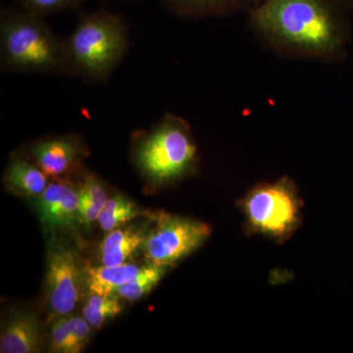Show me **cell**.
Returning a JSON list of instances; mask_svg holds the SVG:
<instances>
[{"instance_id": "ba28073f", "label": "cell", "mask_w": 353, "mask_h": 353, "mask_svg": "<svg viewBox=\"0 0 353 353\" xmlns=\"http://www.w3.org/2000/svg\"><path fill=\"white\" fill-rule=\"evenodd\" d=\"M41 223L50 229H74L79 222L78 190L65 183H51L37 197Z\"/></svg>"}, {"instance_id": "4fadbf2b", "label": "cell", "mask_w": 353, "mask_h": 353, "mask_svg": "<svg viewBox=\"0 0 353 353\" xmlns=\"http://www.w3.org/2000/svg\"><path fill=\"white\" fill-rule=\"evenodd\" d=\"M143 267L136 264L124 263L117 266L90 267L87 273V287L90 294H115L121 285L127 284Z\"/></svg>"}, {"instance_id": "ffe728a7", "label": "cell", "mask_w": 353, "mask_h": 353, "mask_svg": "<svg viewBox=\"0 0 353 353\" xmlns=\"http://www.w3.org/2000/svg\"><path fill=\"white\" fill-rule=\"evenodd\" d=\"M25 11L34 15L43 16L77 8L81 0H17Z\"/></svg>"}, {"instance_id": "9a60e30c", "label": "cell", "mask_w": 353, "mask_h": 353, "mask_svg": "<svg viewBox=\"0 0 353 353\" xmlns=\"http://www.w3.org/2000/svg\"><path fill=\"white\" fill-rule=\"evenodd\" d=\"M174 12L185 17L224 16L250 6V0H164Z\"/></svg>"}, {"instance_id": "277c9868", "label": "cell", "mask_w": 353, "mask_h": 353, "mask_svg": "<svg viewBox=\"0 0 353 353\" xmlns=\"http://www.w3.org/2000/svg\"><path fill=\"white\" fill-rule=\"evenodd\" d=\"M134 159L150 182L161 185L183 178L194 170L197 160L189 124L179 116L167 114L139 139Z\"/></svg>"}, {"instance_id": "6da1fadb", "label": "cell", "mask_w": 353, "mask_h": 353, "mask_svg": "<svg viewBox=\"0 0 353 353\" xmlns=\"http://www.w3.org/2000/svg\"><path fill=\"white\" fill-rule=\"evenodd\" d=\"M336 0H265L252 7L250 24L274 50L333 60L345 48V28Z\"/></svg>"}, {"instance_id": "d6986e66", "label": "cell", "mask_w": 353, "mask_h": 353, "mask_svg": "<svg viewBox=\"0 0 353 353\" xmlns=\"http://www.w3.org/2000/svg\"><path fill=\"white\" fill-rule=\"evenodd\" d=\"M123 310V303L117 294H92L83 307V318L92 328H101L108 320L116 317Z\"/></svg>"}, {"instance_id": "9c48e42d", "label": "cell", "mask_w": 353, "mask_h": 353, "mask_svg": "<svg viewBox=\"0 0 353 353\" xmlns=\"http://www.w3.org/2000/svg\"><path fill=\"white\" fill-rule=\"evenodd\" d=\"M37 165L48 175L58 178L68 173L85 150L72 137H58L39 141L30 150Z\"/></svg>"}, {"instance_id": "8fae6325", "label": "cell", "mask_w": 353, "mask_h": 353, "mask_svg": "<svg viewBox=\"0 0 353 353\" xmlns=\"http://www.w3.org/2000/svg\"><path fill=\"white\" fill-rule=\"evenodd\" d=\"M146 234L134 227L117 228L108 232L99 246L102 265L117 266L127 263L134 253L141 250Z\"/></svg>"}, {"instance_id": "2e32d148", "label": "cell", "mask_w": 353, "mask_h": 353, "mask_svg": "<svg viewBox=\"0 0 353 353\" xmlns=\"http://www.w3.org/2000/svg\"><path fill=\"white\" fill-rule=\"evenodd\" d=\"M79 222L85 227H90L99 220L106 202L108 194L101 181L92 175L85 176L78 190Z\"/></svg>"}, {"instance_id": "e0dca14e", "label": "cell", "mask_w": 353, "mask_h": 353, "mask_svg": "<svg viewBox=\"0 0 353 353\" xmlns=\"http://www.w3.org/2000/svg\"><path fill=\"white\" fill-rule=\"evenodd\" d=\"M148 211L139 208L134 202L121 194L108 199L99 215V222L101 229L110 232L131 222L139 217H152Z\"/></svg>"}, {"instance_id": "3957f363", "label": "cell", "mask_w": 353, "mask_h": 353, "mask_svg": "<svg viewBox=\"0 0 353 353\" xmlns=\"http://www.w3.org/2000/svg\"><path fill=\"white\" fill-rule=\"evenodd\" d=\"M65 48L69 74L90 82H105L126 52V25L115 14H88L65 41Z\"/></svg>"}, {"instance_id": "30bf717a", "label": "cell", "mask_w": 353, "mask_h": 353, "mask_svg": "<svg viewBox=\"0 0 353 353\" xmlns=\"http://www.w3.org/2000/svg\"><path fill=\"white\" fill-rule=\"evenodd\" d=\"M41 350V324L32 313L19 312L6 325L0 336L1 353H34Z\"/></svg>"}, {"instance_id": "5b68a950", "label": "cell", "mask_w": 353, "mask_h": 353, "mask_svg": "<svg viewBox=\"0 0 353 353\" xmlns=\"http://www.w3.org/2000/svg\"><path fill=\"white\" fill-rule=\"evenodd\" d=\"M243 208L254 231L280 240L296 230L301 217V201L288 178L257 185L248 192Z\"/></svg>"}, {"instance_id": "7a4b0ae2", "label": "cell", "mask_w": 353, "mask_h": 353, "mask_svg": "<svg viewBox=\"0 0 353 353\" xmlns=\"http://www.w3.org/2000/svg\"><path fill=\"white\" fill-rule=\"evenodd\" d=\"M0 57L6 71L69 74L65 41L41 17L27 11L2 15Z\"/></svg>"}, {"instance_id": "ac0fdd59", "label": "cell", "mask_w": 353, "mask_h": 353, "mask_svg": "<svg viewBox=\"0 0 353 353\" xmlns=\"http://www.w3.org/2000/svg\"><path fill=\"white\" fill-rule=\"evenodd\" d=\"M168 267L148 264L127 284L121 285L115 294L126 301H137L150 294L163 278Z\"/></svg>"}, {"instance_id": "7402d4cb", "label": "cell", "mask_w": 353, "mask_h": 353, "mask_svg": "<svg viewBox=\"0 0 353 353\" xmlns=\"http://www.w3.org/2000/svg\"><path fill=\"white\" fill-rule=\"evenodd\" d=\"M265 0H250V6H259V4L262 3V2H264Z\"/></svg>"}, {"instance_id": "52a82bcc", "label": "cell", "mask_w": 353, "mask_h": 353, "mask_svg": "<svg viewBox=\"0 0 353 353\" xmlns=\"http://www.w3.org/2000/svg\"><path fill=\"white\" fill-rule=\"evenodd\" d=\"M46 301L57 317L69 315L80 296V268L75 252L62 245L50 248L46 276Z\"/></svg>"}, {"instance_id": "5bb4252c", "label": "cell", "mask_w": 353, "mask_h": 353, "mask_svg": "<svg viewBox=\"0 0 353 353\" xmlns=\"http://www.w3.org/2000/svg\"><path fill=\"white\" fill-rule=\"evenodd\" d=\"M6 182L12 189L26 196L38 197L48 188V175L38 165L22 158H14L6 174Z\"/></svg>"}, {"instance_id": "44dd1931", "label": "cell", "mask_w": 353, "mask_h": 353, "mask_svg": "<svg viewBox=\"0 0 353 353\" xmlns=\"http://www.w3.org/2000/svg\"><path fill=\"white\" fill-rule=\"evenodd\" d=\"M343 8L352 9L353 10V0H336Z\"/></svg>"}, {"instance_id": "7c38bea8", "label": "cell", "mask_w": 353, "mask_h": 353, "mask_svg": "<svg viewBox=\"0 0 353 353\" xmlns=\"http://www.w3.org/2000/svg\"><path fill=\"white\" fill-rule=\"evenodd\" d=\"M90 326L79 316L58 317L50 332V352L78 353L82 352L90 338Z\"/></svg>"}, {"instance_id": "8992f818", "label": "cell", "mask_w": 353, "mask_h": 353, "mask_svg": "<svg viewBox=\"0 0 353 353\" xmlns=\"http://www.w3.org/2000/svg\"><path fill=\"white\" fill-rule=\"evenodd\" d=\"M141 250L148 264L169 267L203 245L211 229L205 223L160 212Z\"/></svg>"}]
</instances>
